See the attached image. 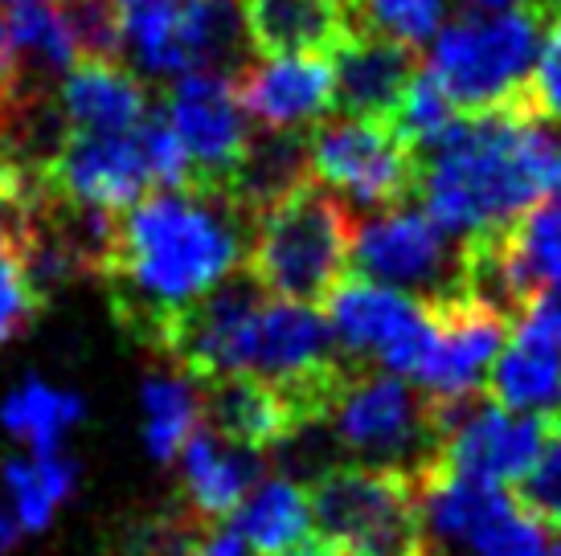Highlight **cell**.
Returning <instances> with one entry per match:
<instances>
[{
  "instance_id": "9c48e42d",
  "label": "cell",
  "mask_w": 561,
  "mask_h": 556,
  "mask_svg": "<svg viewBox=\"0 0 561 556\" xmlns=\"http://www.w3.org/2000/svg\"><path fill=\"white\" fill-rule=\"evenodd\" d=\"M312 176L348 205L390 209L419 193V155L386 119H320L308 131Z\"/></svg>"
},
{
  "instance_id": "d4e9b609",
  "label": "cell",
  "mask_w": 561,
  "mask_h": 556,
  "mask_svg": "<svg viewBox=\"0 0 561 556\" xmlns=\"http://www.w3.org/2000/svg\"><path fill=\"white\" fill-rule=\"evenodd\" d=\"M483 393L513 414H558L561 409V348L516 332L496 356Z\"/></svg>"
},
{
  "instance_id": "7c38bea8",
  "label": "cell",
  "mask_w": 561,
  "mask_h": 556,
  "mask_svg": "<svg viewBox=\"0 0 561 556\" xmlns=\"http://www.w3.org/2000/svg\"><path fill=\"white\" fill-rule=\"evenodd\" d=\"M553 417L513 414L492 397H468V402L443 405L447 433H443L435 471L520 487L546 454L549 438H553Z\"/></svg>"
},
{
  "instance_id": "30bf717a",
  "label": "cell",
  "mask_w": 561,
  "mask_h": 556,
  "mask_svg": "<svg viewBox=\"0 0 561 556\" xmlns=\"http://www.w3.org/2000/svg\"><path fill=\"white\" fill-rule=\"evenodd\" d=\"M561 282V193H546L500 233L468 238V291L516 324L546 287Z\"/></svg>"
},
{
  "instance_id": "8fae6325",
  "label": "cell",
  "mask_w": 561,
  "mask_h": 556,
  "mask_svg": "<svg viewBox=\"0 0 561 556\" xmlns=\"http://www.w3.org/2000/svg\"><path fill=\"white\" fill-rule=\"evenodd\" d=\"M324 315L357 369H390L402 377H414L435 327L431 303L360 275H344L332 287Z\"/></svg>"
},
{
  "instance_id": "3957f363",
  "label": "cell",
  "mask_w": 561,
  "mask_h": 556,
  "mask_svg": "<svg viewBox=\"0 0 561 556\" xmlns=\"http://www.w3.org/2000/svg\"><path fill=\"white\" fill-rule=\"evenodd\" d=\"M353 230L341 193L308 176L259 213L247 270L279 299L324 303L353 266Z\"/></svg>"
},
{
  "instance_id": "4316f807",
  "label": "cell",
  "mask_w": 561,
  "mask_h": 556,
  "mask_svg": "<svg viewBox=\"0 0 561 556\" xmlns=\"http://www.w3.org/2000/svg\"><path fill=\"white\" fill-rule=\"evenodd\" d=\"M205 421L202 385L172 364L144 381V447L157 463H176L188 433Z\"/></svg>"
},
{
  "instance_id": "8992f818",
  "label": "cell",
  "mask_w": 561,
  "mask_h": 556,
  "mask_svg": "<svg viewBox=\"0 0 561 556\" xmlns=\"http://www.w3.org/2000/svg\"><path fill=\"white\" fill-rule=\"evenodd\" d=\"M422 544L431 556H561V532L520 495L451 471L422 479Z\"/></svg>"
},
{
  "instance_id": "74e56055",
  "label": "cell",
  "mask_w": 561,
  "mask_h": 556,
  "mask_svg": "<svg viewBox=\"0 0 561 556\" xmlns=\"http://www.w3.org/2000/svg\"><path fill=\"white\" fill-rule=\"evenodd\" d=\"M476 9H508V4H520V0H468Z\"/></svg>"
},
{
  "instance_id": "1f68e13d",
  "label": "cell",
  "mask_w": 561,
  "mask_h": 556,
  "mask_svg": "<svg viewBox=\"0 0 561 556\" xmlns=\"http://www.w3.org/2000/svg\"><path fill=\"white\" fill-rule=\"evenodd\" d=\"M459 115L463 111L447 99V91L438 86V78L431 70H419V74L410 78V86H405L402 103H398L390 124L414 148V155H422L431 143H438V139L459 124Z\"/></svg>"
},
{
  "instance_id": "8d00e7d4",
  "label": "cell",
  "mask_w": 561,
  "mask_h": 556,
  "mask_svg": "<svg viewBox=\"0 0 561 556\" xmlns=\"http://www.w3.org/2000/svg\"><path fill=\"white\" fill-rule=\"evenodd\" d=\"M279 556H344V553L336 544H328L324 536H312V541L296 544V548H287V553H279Z\"/></svg>"
},
{
  "instance_id": "d590c367",
  "label": "cell",
  "mask_w": 561,
  "mask_h": 556,
  "mask_svg": "<svg viewBox=\"0 0 561 556\" xmlns=\"http://www.w3.org/2000/svg\"><path fill=\"white\" fill-rule=\"evenodd\" d=\"M21 520H16V511L13 503H0V556H9L13 553V544L21 541Z\"/></svg>"
},
{
  "instance_id": "6da1fadb",
  "label": "cell",
  "mask_w": 561,
  "mask_h": 556,
  "mask_svg": "<svg viewBox=\"0 0 561 556\" xmlns=\"http://www.w3.org/2000/svg\"><path fill=\"white\" fill-rule=\"evenodd\" d=\"M254 221L259 213L230 188H148L119 213L103 270L119 324L160 344L181 311L247 266Z\"/></svg>"
},
{
  "instance_id": "836d02e7",
  "label": "cell",
  "mask_w": 561,
  "mask_h": 556,
  "mask_svg": "<svg viewBox=\"0 0 561 556\" xmlns=\"http://www.w3.org/2000/svg\"><path fill=\"white\" fill-rule=\"evenodd\" d=\"M520 499L529 503L533 511H541L549 524L561 532V442L549 438L541 463L529 471V479L520 483Z\"/></svg>"
},
{
  "instance_id": "ffe728a7",
  "label": "cell",
  "mask_w": 561,
  "mask_h": 556,
  "mask_svg": "<svg viewBox=\"0 0 561 556\" xmlns=\"http://www.w3.org/2000/svg\"><path fill=\"white\" fill-rule=\"evenodd\" d=\"M205 402V426H214L226 433L230 442L250 450H275L283 442H291L296 433H304L296 405L283 397L275 385H266L250 372H234L202 385Z\"/></svg>"
},
{
  "instance_id": "cb8c5ba5",
  "label": "cell",
  "mask_w": 561,
  "mask_h": 556,
  "mask_svg": "<svg viewBox=\"0 0 561 556\" xmlns=\"http://www.w3.org/2000/svg\"><path fill=\"white\" fill-rule=\"evenodd\" d=\"M176 54H181V74H193V70H214L230 78L242 74L254 58L242 0H185Z\"/></svg>"
},
{
  "instance_id": "4dcf8cb0",
  "label": "cell",
  "mask_w": 561,
  "mask_h": 556,
  "mask_svg": "<svg viewBox=\"0 0 561 556\" xmlns=\"http://www.w3.org/2000/svg\"><path fill=\"white\" fill-rule=\"evenodd\" d=\"M348 30L386 33L405 46H426L435 42L438 25L447 16V0H353L348 9Z\"/></svg>"
},
{
  "instance_id": "f1b7e54d",
  "label": "cell",
  "mask_w": 561,
  "mask_h": 556,
  "mask_svg": "<svg viewBox=\"0 0 561 556\" xmlns=\"http://www.w3.org/2000/svg\"><path fill=\"white\" fill-rule=\"evenodd\" d=\"M42 299L25 254V205L0 197V348L33 324Z\"/></svg>"
},
{
  "instance_id": "52a82bcc",
  "label": "cell",
  "mask_w": 561,
  "mask_h": 556,
  "mask_svg": "<svg viewBox=\"0 0 561 556\" xmlns=\"http://www.w3.org/2000/svg\"><path fill=\"white\" fill-rule=\"evenodd\" d=\"M316 532L344 556H402L422 548V483L386 466L336 463L308 487Z\"/></svg>"
},
{
  "instance_id": "484cf974",
  "label": "cell",
  "mask_w": 561,
  "mask_h": 556,
  "mask_svg": "<svg viewBox=\"0 0 561 556\" xmlns=\"http://www.w3.org/2000/svg\"><path fill=\"white\" fill-rule=\"evenodd\" d=\"M0 483H4V495H9L21 528L25 532H46L54 511L62 508L75 491V483H79V463L66 454V447L25 450V454L4 463Z\"/></svg>"
},
{
  "instance_id": "44dd1931",
  "label": "cell",
  "mask_w": 561,
  "mask_h": 556,
  "mask_svg": "<svg viewBox=\"0 0 561 556\" xmlns=\"http://www.w3.org/2000/svg\"><path fill=\"white\" fill-rule=\"evenodd\" d=\"M9 42H13V94L58 91V82L79 62V42L58 0H21L4 9Z\"/></svg>"
},
{
  "instance_id": "2e32d148",
  "label": "cell",
  "mask_w": 561,
  "mask_h": 556,
  "mask_svg": "<svg viewBox=\"0 0 561 556\" xmlns=\"http://www.w3.org/2000/svg\"><path fill=\"white\" fill-rule=\"evenodd\" d=\"M234 86L250 119L263 127H316L336 111V74L324 54L250 58Z\"/></svg>"
},
{
  "instance_id": "4fadbf2b",
  "label": "cell",
  "mask_w": 561,
  "mask_h": 556,
  "mask_svg": "<svg viewBox=\"0 0 561 556\" xmlns=\"http://www.w3.org/2000/svg\"><path fill=\"white\" fill-rule=\"evenodd\" d=\"M431 311H435L431 344L410 381L438 405L480 397L488 372L508 344L513 320L492 303L476 299L471 291L455 294L447 303H431Z\"/></svg>"
},
{
  "instance_id": "e0dca14e",
  "label": "cell",
  "mask_w": 561,
  "mask_h": 556,
  "mask_svg": "<svg viewBox=\"0 0 561 556\" xmlns=\"http://www.w3.org/2000/svg\"><path fill=\"white\" fill-rule=\"evenodd\" d=\"M332 74H336V111L390 124L410 78L419 74V54L386 33L348 30L341 46L332 49Z\"/></svg>"
},
{
  "instance_id": "7a4b0ae2",
  "label": "cell",
  "mask_w": 561,
  "mask_h": 556,
  "mask_svg": "<svg viewBox=\"0 0 561 556\" xmlns=\"http://www.w3.org/2000/svg\"><path fill=\"white\" fill-rule=\"evenodd\" d=\"M546 193H561V124L537 115L529 99L459 115L419 155L422 205L459 238L500 233Z\"/></svg>"
},
{
  "instance_id": "603a6c76",
  "label": "cell",
  "mask_w": 561,
  "mask_h": 556,
  "mask_svg": "<svg viewBox=\"0 0 561 556\" xmlns=\"http://www.w3.org/2000/svg\"><path fill=\"white\" fill-rule=\"evenodd\" d=\"M226 524L250 544L254 556H279L296 544L312 541V495L287 475H263Z\"/></svg>"
},
{
  "instance_id": "f546056e",
  "label": "cell",
  "mask_w": 561,
  "mask_h": 556,
  "mask_svg": "<svg viewBox=\"0 0 561 556\" xmlns=\"http://www.w3.org/2000/svg\"><path fill=\"white\" fill-rule=\"evenodd\" d=\"M124 58L148 78H181L176 30H181V0H115Z\"/></svg>"
},
{
  "instance_id": "d6986e66",
  "label": "cell",
  "mask_w": 561,
  "mask_h": 556,
  "mask_svg": "<svg viewBox=\"0 0 561 556\" xmlns=\"http://www.w3.org/2000/svg\"><path fill=\"white\" fill-rule=\"evenodd\" d=\"M263 450L238 447L226 433L202 421L188 433L185 450L176 454L188 508L202 520H230L250 487L263 479Z\"/></svg>"
},
{
  "instance_id": "9a60e30c",
  "label": "cell",
  "mask_w": 561,
  "mask_h": 556,
  "mask_svg": "<svg viewBox=\"0 0 561 556\" xmlns=\"http://www.w3.org/2000/svg\"><path fill=\"white\" fill-rule=\"evenodd\" d=\"M46 185L70 201L124 213L148 188H157V176H152L136 127L131 131H70L62 152L49 164Z\"/></svg>"
},
{
  "instance_id": "83f0119b",
  "label": "cell",
  "mask_w": 561,
  "mask_h": 556,
  "mask_svg": "<svg viewBox=\"0 0 561 556\" xmlns=\"http://www.w3.org/2000/svg\"><path fill=\"white\" fill-rule=\"evenodd\" d=\"M82 421V397L70 389L46 385V381H21L0 402V426L13 433L25 450H54L66 447V433Z\"/></svg>"
},
{
  "instance_id": "d6a6232c",
  "label": "cell",
  "mask_w": 561,
  "mask_h": 556,
  "mask_svg": "<svg viewBox=\"0 0 561 556\" xmlns=\"http://www.w3.org/2000/svg\"><path fill=\"white\" fill-rule=\"evenodd\" d=\"M529 107L537 115L553 119V124H561V9H553V16H549L546 42H541V54H537V66H533Z\"/></svg>"
},
{
  "instance_id": "7402d4cb",
  "label": "cell",
  "mask_w": 561,
  "mask_h": 556,
  "mask_svg": "<svg viewBox=\"0 0 561 556\" xmlns=\"http://www.w3.org/2000/svg\"><path fill=\"white\" fill-rule=\"evenodd\" d=\"M254 54H332L348 33L336 0H242Z\"/></svg>"
},
{
  "instance_id": "60d3db41",
  "label": "cell",
  "mask_w": 561,
  "mask_h": 556,
  "mask_svg": "<svg viewBox=\"0 0 561 556\" xmlns=\"http://www.w3.org/2000/svg\"><path fill=\"white\" fill-rule=\"evenodd\" d=\"M336 4H344V9H348V4H353V0H336Z\"/></svg>"
},
{
  "instance_id": "277c9868",
  "label": "cell",
  "mask_w": 561,
  "mask_h": 556,
  "mask_svg": "<svg viewBox=\"0 0 561 556\" xmlns=\"http://www.w3.org/2000/svg\"><path fill=\"white\" fill-rule=\"evenodd\" d=\"M546 0H520L508 9L459 16L435 33L431 74L463 115L513 107L529 99V78L549 30Z\"/></svg>"
},
{
  "instance_id": "ab89813d",
  "label": "cell",
  "mask_w": 561,
  "mask_h": 556,
  "mask_svg": "<svg viewBox=\"0 0 561 556\" xmlns=\"http://www.w3.org/2000/svg\"><path fill=\"white\" fill-rule=\"evenodd\" d=\"M9 4H21V0H0V9H9Z\"/></svg>"
},
{
  "instance_id": "ba28073f",
  "label": "cell",
  "mask_w": 561,
  "mask_h": 556,
  "mask_svg": "<svg viewBox=\"0 0 561 556\" xmlns=\"http://www.w3.org/2000/svg\"><path fill=\"white\" fill-rule=\"evenodd\" d=\"M353 275L422 303H447L468 294V238L438 225L431 209L390 205L353 230Z\"/></svg>"
},
{
  "instance_id": "5bb4252c",
  "label": "cell",
  "mask_w": 561,
  "mask_h": 556,
  "mask_svg": "<svg viewBox=\"0 0 561 556\" xmlns=\"http://www.w3.org/2000/svg\"><path fill=\"white\" fill-rule=\"evenodd\" d=\"M164 115L188 155L193 185L230 188L238 160L250 143V111L238 99V86L230 74L193 70L172 78L164 94Z\"/></svg>"
},
{
  "instance_id": "f35d334b",
  "label": "cell",
  "mask_w": 561,
  "mask_h": 556,
  "mask_svg": "<svg viewBox=\"0 0 561 556\" xmlns=\"http://www.w3.org/2000/svg\"><path fill=\"white\" fill-rule=\"evenodd\" d=\"M402 556H431V553H426V544H422V548H414V553H402Z\"/></svg>"
},
{
  "instance_id": "5b68a950",
  "label": "cell",
  "mask_w": 561,
  "mask_h": 556,
  "mask_svg": "<svg viewBox=\"0 0 561 556\" xmlns=\"http://www.w3.org/2000/svg\"><path fill=\"white\" fill-rule=\"evenodd\" d=\"M320 426H328L344 463L386 466L419 483L435 471L447 433L443 405L390 369L353 372Z\"/></svg>"
},
{
  "instance_id": "ac0fdd59",
  "label": "cell",
  "mask_w": 561,
  "mask_h": 556,
  "mask_svg": "<svg viewBox=\"0 0 561 556\" xmlns=\"http://www.w3.org/2000/svg\"><path fill=\"white\" fill-rule=\"evenodd\" d=\"M70 131H131L152 111L148 86L124 58H79L58 82Z\"/></svg>"
},
{
  "instance_id": "e575fe53",
  "label": "cell",
  "mask_w": 561,
  "mask_h": 556,
  "mask_svg": "<svg viewBox=\"0 0 561 556\" xmlns=\"http://www.w3.org/2000/svg\"><path fill=\"white\" fill-rule=\"evenodd\" d=\"M516 332H529L537 340H549L561 348V282L546 287L529 308L516 315Z\"/></svg>"
}]
</instances>
